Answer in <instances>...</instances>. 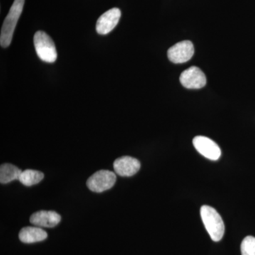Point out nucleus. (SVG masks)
I'll return each mask as SVG.
<instances>
[{
    "instance_id": "1",
    "label": "nucleus",
    "mask_w": 255,
    "mask_h": 255,
    "mask_svg": "<svg viewBox=\"0 0 255 255\" xmlns=\"http://www.w3.org/2000/svg\"><path fill=\"white\" fill-rule=\"evenodd\" d=\"M24 2L25 0H14L7 16L5 18L0 34V45L2 48H7L11 44L16 23L22 13Z\"/></svg>"
},
{
    "instance_id": "2",
    "label": "nucleus",
    "mask_w": 255,
    "mask_h": 255,
    "mask_svg": "<svg viewBox=\"0 0 255 255\" xmlns=\"http://www.w3.org/2000/svg\"><path fill=\"white\" fill-rule=\"evenodd\" d=\"M201 216L211 239L215 242L221 241L224 236L225 226L219 213L214 208L204 205L201 208Z\"/></svg>"
},
{
    "instance_id": "3",
    "label": "nucleus",
    "mask_w": 255,
    "mask_h": 255,
    "mask_svg": "<svg viewBox=\"0 0 255 255\" xmlns=\"http://www.w3.org/2000/svg\"><path fill=\"white\" fill-rule=\"evenodd\" d=\"M33 43L38 58L42 61L53 63L57 60L58 53L53 39L44 31H38L33 37Z\"/></svg>"
},
{
    "instance_id": "4",
    "label": "nucleus",
    "mask_w": 255,
    "mask_h": 255,
    "mask_svg": "<svg viewBox=\"0 0 255 255\" xmlns=\"http://www.w3.org/2000/svg\"><path fill=\"white\" fill-rule=\"evenodd\" d=\"M116 181L117 175L114 172L102 169L97 171L87 179V186L93 192L102 193L112 189Z\"/></svg>"
},
{
    "instance_id": "5",
    "label": "nucleus",
    "mask_w": 255,
    "mask_h": 255,
    "mask_svg": "<svg viewBox=\"0 0 255 255\" xmlns=\"http://www.w3.org/2000/svg\"><path fill=\"white\" fill-rule=\"evenodd\" d=\"M194 53V47L192 42L183 41L171 47L167 51V56L172 63H184L189 61Z\"/></svg>"
},
{
    "instance_id": "6",
    "label": "nucleus",
    "mask_w": 255,
    "mask_h": 255,
    "mask_svg": "<svg viewBox=\"0 0 255 255\" xmlns=\"http://www.w3.org/2000/svg\"><path fill=\"white\" fill-rule=\"evenodd\" d=\"M193 145L196 150L211 160H218L221 155V148L214 140L205 136H196L193 139Z\"/></svg>"
},
{
    "instance_id": "7",
    "label": "nucleus",
    "mask_w": 255,
    "mask_h": 255,
    "mask_svg": "<svg viewBox=\"0 0 255 255\" xmlns=\"http://www.w3.org/2000/svg\"><path fill=\"white\" fill-rule=\"evenodd\" d=\"M182 86L187 89H201L206 85V77L198 67L192 66L184 70L179 78Z\"/></svg>"
},
{
    "instance_id": "8",
    "label": "nucleus",
    "mask_w": 255,
    "mask_h": 255,
    "mask_svg": "<svg viewBox=\"0 0 255 255\" xmlns=\"http://www.w3.org/2000/svg\"><path fill=\"white\" fill-rule=\"evenodd\" d=\"M122 12L118 8H113L104 13L98 18L96 24V30L100 35H107L110 33L118 24Z\"/></svg>"
},
{
    "instance_id": "9",
    "label": "nucleus",
    "mask_w": 255,
    "mask_h": 255,
    "mask_svg": "<svg viewBox=\"0 0 255 255\" xmlns=\"http://www.w3.org/2000/svg\"><path fill=\"white\" fill-rule=\"evenodd\" d=\"M114 169L119 176L131 177L140 170V162L130 156H123L114 161Z\"/></svg>"
},
{
    "instance_id": "10",
    "label": "nucleus",
    "mask_w": 255,
    "mask_h": 255,
    "mask_svg": "<svg viewBox=\"0 0 255 255\" xmlns=\"http://www.w3.org/2000/svg\"><path fill=\"white\" fill-rule=\"evenodd\" d=\"M61 217L53 211H40L30 217V223L37 227L53 228L60 222Z\"/></svg>"
},
{
    "instance_id": "11",
    "label": "nucleus",
    "mask_w": 255,
    "mask_h": 255,
    "mask_svg": "<svg viewBox=\"0 0 255 255\" xmlns=\"http://www.w3.org/2000/svg\"><path fill=\"white\" fill-rule=\"evenodd\" d=\"M47 237H48V234L46 231L37 226L36 227L28 226V227L23 228L18 234L20 241L26 244L44 241Z\"/></svg>"
},
{
    "instance_id": "12",
    "label": "nucleus",
    "mask_w": 255,
    "mask_h": 255,
    "mask_svg": "<svg viewBox=\"0 0 255 255\" xmlns=\"http://www.w3.org/2000/svg\"><path fill=\"white\" fill-rule=\"evenodd\" d=\"M22 170H21L14 164L6 163L1 164L0 167V182L1 184H7L16 180L21 175Z\"/></svg>"
},
{
    "instance_id": "13",
    "label": "nucleus",
    "mask_w": 255,
    "mask_h": 255,
    "mask_svg": "<svg viewBox=\"0 0 255 255\" xmlns=\"http://www.w3.org/2000/svg\"><path fill=\"white\" fill-rule=\"evenodd\" d=\"M44 178V174L39 171L33 169H26L22 171L18 178V181L26 187H31L38 184Z\"/></svg>"
},
{
    "instance_id": "14",
    "label": "nucleus",
    "mask_w": 255,
    "mask_h": 255,
    "mask_svg": "<svg viewBox=\"0 0 255 255\" xmlns=\"http://www.w3.org/2000/svg\"><path fill=\"white\" fill-rule=\"evenodd\" d=\"M242 255H255V238L248 236L241 243Z\"/></svg>"
}]
</instances>
